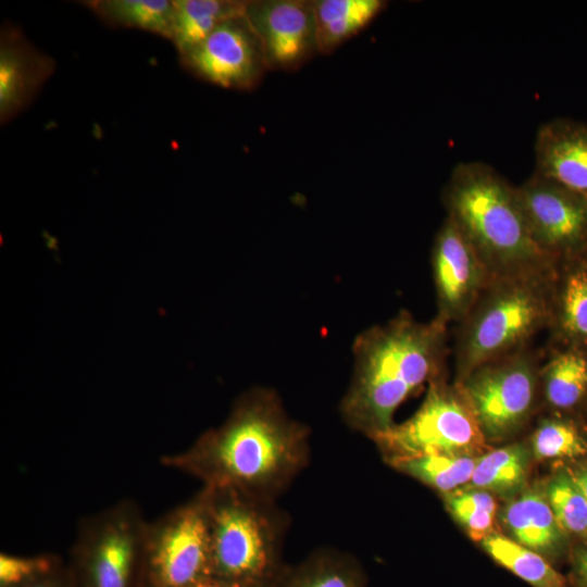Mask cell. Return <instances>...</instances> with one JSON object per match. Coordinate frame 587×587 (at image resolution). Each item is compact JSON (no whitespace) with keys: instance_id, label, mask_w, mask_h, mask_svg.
Returning a JSON list of instances; mask_svg holds the SVG:
<instances>
[{"instance_id":"29","label":"cell","mask_w":587,"mask_h":587,"mask_svg":"<svg viewBox=\"0 0 587 587\" xmlns=\"http://www.w3.org/2000/svg\"><path fill=\"white\" fill-rule=\"evenodd\" d=\"M61 570L53 554L15 555L0 553V587H27Z\"/></svg>"},{"instance_id":"1","label":"cell","mask_w":587,"mask_h":587,"mask_svg":"<svg viewBox=\"0 0 587 587\" xmlns=\"http://www.w3.org/2000/svg\"><path fill=\"white\" fill-rule=\"evenodd\" d=\"M309 455V429L287 414L275 391L254 388L237 399L222 425L160 462L199 479L202 487L275 501Z\"/></svg>"},{"instance_id":"27","label":"cell","mask_w":587,"mask_h":587,"mask_svg":"<svg viewBox=\"0 0 587 587\" xmlns=\"http://www.w3.org/2000/svg\"><path fill=\"white\" fill-rule=\"evenodd\" d=\"M447 504L453 516L475 540L490 535L497 503L484 489L457 490L447 495Z\"/></svg>"},{"instance_id":"22","label":"cell","mask_w":587,"mask_h":587,"mask_svg":"<svg viewBox=\"0 0 587 587\" xmlns=\"http://www.w3.org/2000/svg\"><path fill=\"white\" fill-rule=\"evenodd\" d=\"M84 4L109 25L147 30L166 39L168 37L173 1L97 0Z\"/></svg>"},{"instance_id":"2","label":"cell","mask_w":587,"mask_h":587,"mask_svg":"<svg viewBox=\"0 0 587 587\" xmlns=\"http://www.w3.org/2000/svg\"><path fill=\"white\" fill-rule=\"evenodd\" d=\"M448 324L417 321L401 311L353 342L354 370L340 403L346 424L372 439L386 432L396 410L438 378L448 353Z\"/></svg>"},{"instance_id":"17","label":"cell","mask_w":587,"mask_h":587,"mask_svg":"<svg viewBox=\"0 0 587 587\" xmlns=\"http://www.w3.org/2000/svg\"><path fill=\"white\" fill-rule=\"evenodd\" d=\"M539 388L549 408L567 412L587 400V349L548 344Z\"/></svg>"},{"instance_id":"14","label":"cell","mask_w":587,"mask_h":587,"mask_svg":"<svg viewBox=\"0 0 587 587\" xmlns=\"http://www.w3.org/2000/svg\"><path fill=\"white\" fill-rule=\"evenodd\" d=\"M55 61L24 34L5 24L0 35V120L8 123L25 109L52 75Z\"/></svg>"},{"instance_id":"15","label":"cell","mask_w":587,"mask_h":587,"mask_svg":"<svg viewBox=\"0 0 587 587\" xmlns=\"http://www.w3.org/2000/svg\"><path fill=\"white\" fill-rule=\"evenodd\" d=\"M548 330L551 344L587 349V249L554 263Z\"/></svg>"},{"instance_id":"18","label":"cell","mask_w":587,"mask_h":587,"mask_svg":"<svg viewBox=\"0 0 587 587\" xmlns=\"http://www.w3.org/2000/svg\"><path fill=\"white\" fill-rule=\"evenodd\" d=\"M319 53L329 54L362 32L386 7L383 0H312Z\"/></svg>"},{"instance_id":"25","label":"cell","mask_w":587,"mask_h":587,"mask_svg":"<svg viewBox=\"0 0 587 587\" xmlns=\"http://www.w3.org/2000/svg\"><path fill=\"white\" fill-rule=\"evenodd\" d=\"M526 471L525 448L521 445H511L480 457L475 463L470 483L484 490L511 491L524 482Z\"/></svg>"},{"instance_id":"28","label":"cell","mask_w":587,"mask_h":587,"mask_svg":"<svg viewBox=\"0 0 587 587\" xmlns=\"http://www.w3.org/2000/svg\"><path fill=\"white\" fill-rule=\"evenodd\" d=\"M547 500L561 530L587 534V499L572 476L561 474L553 478L548 486Z\"/></svg>"},{"instance_id":"21","label":"cell","mask_w":587,"mask_h":587,"mask_svg":"<svg viewBox=\"0 0 587 587\" xmlns=\"http://www.w3.org/2000/svg\"><path fill=\"white\" fill-rule=\"evenodd\" d=\"M275 587H365V578L353 557L320 550L299 564L286 565Z\"/></svg>"},{"instance_id":"33","label":"cell","mask_w":587,"mask_h":587,"mask_svg":"<svg viewBox=\"0 0 587 587\" xmlns=\"http://www.w3.org/2000/svg\"><path fill=\"white\" fill-rule=\"evenodd\" d=\"M572 478L587 499V467L577 471Z\"/></svg>"},{"instance_id":"11","label":"cell","mask_w":587,"mask_h":587,"mask_svg":"<svg viewBox=\"0 0 587 587\" xmlns=\"http://www.w3.org/2000/svg\"><path fill=\"white\" fill-rule=\"evenodd\" d=\"M179 60L198 78L227 89H251L267 70L260 40L245 14L221 24L180 53Z\"/></svg>"},{"instance_id":"9","label":"cell","mask_w":587,"mask_h":587,"mask_svg":"<svg viewBox=\"0 0 587 587\" xmlns=\"http://www.w3.org/2000/svg\"><path fill=\"white\" fill-rule=\"evenodd\" d=\"M541 355L528 346L477 366L458 383L485 437H507L528 419Z\"/></svg>"},{"instance_id":"31","label":"cell","mask_w":587,"mask_h":587,"mask_svg":"<svg viewBox=\"0 0 587 587\" xmlns=\"http://www.w3.org/2000/svg\"><path fill=\"white\" fill-rule=\"evenodd\" d=\"M191 587H253V586L238 584V583L225 580V579L209 575L200 579L196 584H193Z\"/></svg>"},{"instance_id":"10","label":"cell","mask_w":587,"mask_h":587,"mask_svg":"<svg viewBox=\"0 0 587 587\" xmlns=\"http://www.w3.org/2000/svg\"><path fill=\"white\" fill-rule=\"evenodd\" d=\"M516 191L530 236L548 258L587 249V198L535 172Z\"/></svg>"},{"instance_id":"4","label":"cell","mask_w":587,"mask_h":587,"mask_svg":"<svg viewBox=\"0 0 587 587\" xmlns=\"http://www.w3.org/2000/svg\"><path fill=\"white\" fill-rule=\"evenodd\" d=\"M552 271L494 277L458 323V383L477 366L528 347L548 329Z\"/></svg>"},{"instance_id":"13","label":"cell","mask_w":587,"mask_h":587,"mask_svg":"<svg viewBox=\"0 0 587 587\" xmlns=\"http://www.w3.org/2000/svg\"><path fill=\"white\" fill-rule=\"evenodd\" d=\"M432 270L437 316L458 324L472 308L490 276L472 245L448 216L432 248Z\"/></svg>"},{"instance_id":"30","label":"cell","mask_w":587,"mask_h":587,"mask_svg":"<svg viewBox=\"0 0 587 587\" xmlns=\"http://www.w3.org/2000/svg\"><path fill=\"white\" fill-rule=\"evenodd\" d=\"M71 580L62 576L61 570L27 587H71Z\"/></svg>"},{"instance_id":"26","label":"cell","mask_w":587,"mask_h":587,"mask_svg":"<svg viewBox=\"0 0 587 587\" xmlns=\"http://www.w3.org/2000/svg\"><path fill=\"white\" fill-rule=\"evenodd\" d=\"M536 458L558 459L583 455L587 442L576 424L563 417L544 419L532 437Z\"/></svg>"},{"instance_id":"3","label":"cell","mask_w":587,"mask_h":587,"mask_svg":"<svg viewBox=\"0 0 587 587\" xmlns=\"http://www.w3.org/2000/svg\"><path fill=\"white\" fill-rule=\"evenodd\" d=\"M442 200L447 216L472 245L490 278L553 268L555 262L530 236L516 187L491 166L459 163Z\"/></svg>"},{"instance_id":"7","label":"cell","mask_w":587,"mask_h":587,"mask_svg":"<svg viewBox=\"0 0 587 587\" xmlns=\"http://www.w3.org/2000/svg\"><path fill=\"white\" fill-rule=\"evenodd\" d=\"M210 573L205 491L147 523L139 580L145 587H191Z\"/></svg>"},{"instance_id":"23","label":"cell","mask_w":587,"mask_h":587,"mask_svg":"<svg viewBox=\"0 0 587 587\" xmlns=\"http://www.w3.org/2000/svg\"><path fill=\"white\" fill-rule=\"evenodd\" d=\"M399 471L449 494L471 482L476 461L469 454L429 453L389 460Z\"/></svg>"},{"instance_id":"6","label":"cell","mask_w":587,"mask_h":587,"mask_svg":"<svg viewBox=\"0 0 587 587\" xmlns=\"http://www.w3.org/2000/svg\"><path fill=\"white\" fill-rule=\"evenodd\" d=\"M148 521L130 499L82 519L73 546L82 587H132L140 575Z\"/></svg>"},{"instance_id":"12","label":"cell","mask_w":587,"mask_h":587,"mask_svg":"<svg viewBox=\"0 0 587 587\" xmlns=\"http://www.w3.org/2000/svg\"><path fill=\"white\" fill-rule=\"evenodd\" d=\"M267 70L295 71L319 53L312 0L247 1Z\"/></svg>"},{"instance_id":"5","label":"cell","mask_w":587,"mask_h":587,"mask_svg":"<svg viewBox=\"0 0 587 587\" xmlns=\"http://www.w3.org/2000/svg\"><path fill=\"white\" fill-rule=\"evenodd\" d=\"M207 498L212 576L253 587H275L286 520L275 501L234 489L202 487Z\"/></svg>"},{"instance_id":"24","label":"cell","mask_w":587,"mask_h":587,"mask_svg":"<svg viewBox=\"0 0 587 587\" xmlns=\"http://www.w3.org/2000/svg\"><path fill=\"white\" fill-rule=\"evenodd\" d=\"M482 545L496 562L534 587H566L564 577L537 551L497 534L484 538Z\"/></svg>"},{"instance_id":"8","label":"cell","mask_w":587,"mask_h":587,"mask_svg":"<svg viewBox=\"0 0 587 587\" xmlns=\"http://www.w3.org/2000/svg\"><path fill=\"white\" fill-rule=\"evenodd\" d=\"M485 435L460 385L438 377L416 412L373 440L387 460L429 453L467 454L483 447Z\"/></svg>"},{"instance_id":"16","label":"cell","mask_w":587,"mask_h":587,"mask_svg":"<svg viewBox=\"0 0 587 587\" xmlns=\"http://www.w3.org/2000/svg\"><path fill=\"white\" fill-rule=\"evenodd\" d=\"M535 173L587 198V125L558 118L540 126Z\"/></svg>"},{"instance_id":"19","label":"cell","mask_w":587,"mask_h":587,"mask_svg":"<svg viewBox=\"0 0 587 587\" xmlns=\"http://www.w3.org/2000/svg\"><path fill=\"white\" fill-rule=\"evenodd\" d=\"M241 0H173V15L167 39L178 54L207 38L229 18L245 14Z\"/></svg>"},{"instance_id":"32","label":"cell","mask_w":587,"mask_h":587,"mask_svg":"<svg viewBox=\"0 0 587 587\" xmlns=\"http://www.w3.org/2000/svg\"><path fill=\"white\" fill-rule=\"evenodd\" d=\"M575 570L580 583L587 587V548L577 554Z\"/></svg>"},{"instance_id":"20","label":"cell","mask_w":587,"mask_h":587,"mask_svg":"<svg viewBox=\"0 0 587 587\" xmlns=\"http://www.w3.org/2000/svg\"><path fill=\"white\" fill-rule=\"evenodd\" d=\"M515 541L534 551H548L560 541L561 529L547 498L528 491L512 500L502 513Z\"/></svg>"}]
</instances>
